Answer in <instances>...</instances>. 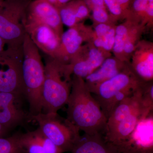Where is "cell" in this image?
Masks as SVG:
<instances>
[{"instance_id":"obj_6","label":"cell","mask_w":153,"mask_h":153,"mask_svg":"<svg viewBox=\"0 0 153 153\" xmlns=\"http://www.w3.org/2000/svg\"><path fill=\"white\" fill-rule=\"evenodd\" d=\"M31 118L38 123L42 133L63 152L71 151L80 137L79 129L57 113L42 112Z\"/></svg>"},{"instance_id":"obj_1","label":"cell","mask_w":153,"mask_h":153,"mask_svg":"<svg viewBox=\"0 0 153 153\" xmlns=\"http://www.w3.org/2000/svg\"><path fill=\"white\" fill-rule=\"evenodd\" d=\"M67 104V119L88 135L105 133L107 119L88 89L85 80L72 75Z\"/></svg>"},{"instance_id":"obj_18","label":"cell","mask_w":153,"mask_h":153,"mask_svg":"<svg viewBox=\"0 0 153 153\" xmlns=\"http://www.w3.org/2000/svg\"><path fill=\"white\" fill-rule=\"evenodd\" d=\"M153 112L138 122L134 129L123 143L131 141L145 149L153 146Z\"/></svg>"},{"instance_id":"obj_5","label":"cell","mask_w":153,"mask_h":153,"mask_svg":"<svg viewBox=\"0 0 153 153\" xmlns=\"http://www.w3.org/2000/svg\"><path fill=\"white\" fill-rule=\"evenodd\" d=\"M30 0H4L0 7V37L7 47L23 45L26 34L24 19Z\"/></svg>"},{"instance_id":"obj_22","label":"cell","mask_w":153,"mask_h":153,"mask_svg":"<svg viewBox=\"0 0 153 153\" xmlns=\"http://www.w3.org/2000/svg\"><path fill=\"white\" fill-rule=\"evenodd\" d=\"M20 133L7 138L0 137V153H25L20 139Z\"/></svg>"},{"instance_id":"obj_32","label":"cell","mask_w":153,"mask_h":153,"mask_svg":"<svg viewBox=\"0 0 153 153\" xmlns=\"http://www.w3.org/2000/svg\"><path fill=\"white\" fill-rule=\"evenodd\" d=\"M4 2V0H0V7L2 6Z\"/></svg>"},{"instance_id":"obj_15","label":"cell","mask_w":153,"mask_h":153,"mask_svg":"<svg viewBox=\"0 0 153 153\" xmlns=\"http://www.w3.org/2000/svg\"><path fill=\"white\" fill-rule=\"evenodd\" d=\"M129 66V63L111 56L106 58L100 66L86 76L84 80L92 94L98 85L125 71Z\"/></svg>"},{"instance_id":"obj_7","label":"cell","mask_w":153,"mask_h":153,"mask_svg":"<svg viewBox=\"0 0 153 153\" xmlns=\"http://www.w3.org/2000/svg\"><path fill=\"white\" fill-rule=\"evenodd\" d=\"M23 45L7 47L0 53V91L25 95L22 74Z\"/></svg>"},{"instance_id":"obj_13","label":"cell","mask_w":153,"mask_h":153,"mask_svg":"<svg viewBox=\"0 0 153 153\" xmlns=\"http://www.w3.org/2000/svg\"><path fill=\"white\" fill-rule=\"evenodd\" d=\"M153 112V109L146 106L141 100L135 108L120 121L114 128L106 133V139L114 145L123 142L134 129L138 123L143 118Z\"/></svg>"},{"instance_id":"obj_25","label":"cell","mask_w":153,"mask_h":153,"mask_svg":"<svg viewBox=\"0 0 153 153\" xmlns=\"http://www.w3.org/2000/svg\"><path fill=\"white\" fill-rule=\"evenodd\" d=\"M105 4L111 16L115 23L120 20H125L126 16L116 0H104Z\"/></svg>"},{"instance_id":"obj_3","label":"cell","mask_w":153,"mask_h":153,"mask_svg":"<svg viewBox=\"0 0 153 153\" xmlns=\"http://www.w3.org/2000/svg\"><path fill=\"white\" fill-rule=\"evenodd\" d=\"M131 70L125 71L102 82L92 94L107 119L125 99L132 95L143 82Z\"/></svg>"},{"instance_id":"obj_9","label":"cell","mask_w":153,"mask_h":153,"mask_svg":"<svg viewBox=\"0 0 153 153\" xmlns=\"http://www.w3.org/2000/svg\"><path fill=\"white\" fill-rule=\"evenodd\" d=\"M92 28L79 23L63 32L54 59L62 65L68 64L84 42H88Z\"/></svg>"},{"instance_id":"obj_20","label":"cell","mask_w":153,"mask_h":153,"mask_svg":"<svg viewBox=\"0 0 153 153\" xmlns=\"http://www.w3.org/2000/svg\"><path fill=\"white\" fill-rule=\"evenodd\" d=\"M135 23L136 22L129 19H126L124 23L117 25L116 27L115 36L112 52L114 57L124 62L125 61L123 59V49L126 39L131 28Z\"/></svg>"},{"instance_id":"obj_24","label":"cell","mask_w":153,"mask_h":153,"mask_svg":"<svg viewBox=\"0 0 153 153\" xmlns=\"http://www.w3.org/2000/svg\"><path fill=\"white\" fill-rule=\"evenodd\" d=\"M88 8L91 12L90 17L93 21L94 25L108 23L116 24L113 20L106 8L93 6H90Z\"/></svg>"},{"instance_id":"obj_2","label":"cell","mask_w":153,"mask_h":153,"mask_svg":"<svg viewBox=\"0 0 153 153\" xmlns=\"http://www.w3.org/2000/svg\"><path fill=\"white\" fill-rule=\"evenodd\" d=\"M22 74L25 95L29 105L30 117L42 112V92L44 66L38 47L27 33L23 43Z\"/></svg>"},{"instance_id":"obj_28","label":"cell","mask_w":153,"mask_h":153,"mask_svg":"<svg viewBox=\"0 0 153 153\" xmlns=\"http://www.w3.org/2000/svg\"><path fill=\"white\" fill-rule=\"evenodd\" d=\"M88 7L93 6L106 8L104 0H84Z\"/></svg>"},{"instance_id":"obj_26","label":"cell","mask_w":153,"mask_h":153,"mask_svg":"<svg viewBox=\"0 0 153 153\" xmlns=\"http://www.w3.org/2000/svg\"><path fill=\"white\" fill-rule=\"evenodd\" d=\"M70 2L75 12L78 23H81L90 17L91 11L84 0H73Z\"/></svg>"},{"instance_id":"obj_11","label":"cell","mask_w":153,"mask_h":153,"mask_svg":"<svg viewBox=\"0 0 153 153\" xmlns=\"http://www.w3.org/2000/svg\"><path fill=\"white\" fill-rule=\"evenodd\" d=\"M129 65L133 73L141 81H153V42L140 40L131 55Z\"/></svg>"},{"instance_id":"obj_29","label":"cell","mask_w":153,"mask_h":153,"mask_svg":"<svg viewBox=\"0 0 153 153\" xmlns=\"http://www.w3.org/2000/svg\"><path fill=\"white\" fill-rule=\"evenodd\" d=\"M72 1L73 0H57L55 7H57V9L59 8L60 7Z\"/></svg>"},{"instance_id":"obj_14","label":"cell","mask_w":153,"mask_h":153,"mask_svg":"<svg viewBox=\"0 0 153 153\" xmlns=\"http://www.w3.org/2000/svg\"><path fill=\"white\" fill-rule=\"evenodd\" d=\"M21 96L0 91V124L8 130L19 125L25 119L19 105Z\"/></svg>"},{"instance_id":"obj_17","label":"cell","mask_w":153,"mask_h":153,"mask_svg":"<svg viewBox=\"0 0 153 153\" xmlns=\"http://www.w3.org/2000/svg\"><path fill=\"white\" fill-rule=\"evenodd\" d=\"M102 134H85L79 137L71 151L73 153H119V150L112 144L106 145L102 138Z\"/></svg>"},{"instance_id":"obj_12","label":"cell","mask_w":153,"mask_h":153,"mask_svg":"<svg viewBox=\"0 0 153 153\" xmlns=\"http://www.w3.org/2000/svg\"><path fill=\"white\" fill-rule=\"evenodd\" d=\"M25 18L47 25L60 37L63 33V24L58 9L46 0L30 2Z\"/></svg>"},{"instance_id":"obj_4","label":"cell","mask_w":153,"mask_h":153,"mask_svg":"<svg viewBox=\"0 0 153 153\" xmlns=\"http://www.w3.org/2000/svg\"><path fill=\"white\" fill-rule=\"evenodd\" d=\"M44 71L42 111L44 113H57L67 104L71 91V81H68L64 77L62 64L52 57H47Z\"/></svg>"},{"instance_id":"obj_30","label":"cell","mask_w":153,"mask_h":153,"mask_svg":"<svg viewBox=\"0 0 153 153\" xmlns=\"http://www.w3.org/2000/svg\"><path fill=\"white\" fill-rule=\"evenodd\" d=\"M8 130L0 124V137H2Z\"/></svg>"},{"instance_id":"obj_10","label":"cell","mask_w":153,"mask_h":153,"mask_svg":"<svg viewBox=\"0 0 153 153\" xmlns=\"http://www.w3.org/2000/svg\"><path fill=\"white\" fill-rule=\"evenodd\" d=\"M24 24L26 33L38 49L54 58L59 48L61 37L47 25L29 20L25 16Z\"/></svg>"},{"instance_id":"obj_27","label":"cell","mask_w":153,"mask_h":153,"mask_svg":"<svg viewBox=\"0 0 153 153\" xmlns=\"http://www.w3.org/2000/svg\"><path fill=\"white\" fill-rule=\"evenodd\" d=\"M120 5L126 16V19L128 17L129 9L133 0H116Z\"/></svg>"},{"instance_id":"obj_8","label":"cell","mask_w":153,"mask_h":153,"mask_svg":"<svg viewBox=\"0 0 153 153\" xmlns=\"http://www.w3.org/2000/svg\"><path fill=\"white\" fill-rule=\"evenodd\" d=\"M111 56V53L104 52L90 42H86L68 64L62 65L63 74L69 81L71 75L84 79L98 68L106 58Z\"/></svg>"},{"instance_id":"obj_23","label":"cell","mask_w":153,"mask_h":153,"mask_svg":"<svg viewBox=\"0 0 153 153\" xmlns=\"http://www.w3.org/2000/svg\"><path fill=\"white\" fill-rule=\"evenodd\" d=\"M58 10L63 25L70 28L78 24L75 12L70 2L60 7Z\"/></svg>"},{"instance_id":"obj_31","label":"cell","mask_w":153,"mask_h":153,"mask_svg":"<svg viewBox=\"0 0 153 153\" xmlns=\"http://www.w3.org/2000/svg\"><path fill=\"white\" fill-rule=\"evenodd\" d=\"M6 46H7V45L5 42L0 37V53H1L6 48L5 47Z\"/></svg>"},{"instance_id":"obj_21","label":"cell","mask_w":153,"mask_h":153,"mask_svg":"<svg viewBox=\"0 0 153 153\" xmlns=\"http://www.w3.org/2000/svg\"><path fill=\"white\" fill-rule=\"evenodd\" d=\"M146 29L144 26L135 23L129 31L126 39L123 49L124 61L129 63L130 60L137 44L141 40L143 33Z\"/></svg>"},{"instance_id":"obj_16","label":"cell","mask_w":153,"mask_h":153,"mask_svg":"<svg viewBox=\"0 0 153 153\" xmlns=\"http://www.w3.org/2000/svg\"><path fill=\"white\" fill-rule=\"evenodd\" d=\"M20 139L25 153H63L38 128L33 131L20 133Z\"/></svg>"},{"instance_id":"obj_19","label":"cell","mask_w":153,"mask_h":153,"mask_svg":"<svg viewBox=\"0 0 153 153\" xmlns=\"http://www.w3.org/2000/svg\"><path fill=\"white\" fill-rule=\"evenodd\" d=\"M144 26L147 30L153 25V0H133L127 19Z\"/></svg>"}]
</instances>
